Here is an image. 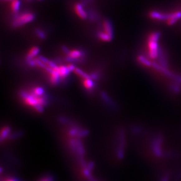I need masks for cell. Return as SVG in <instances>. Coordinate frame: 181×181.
<instances>
[{
    "label": "cell",
    "instance_id": "cell-5",
    "mask_svg": "<svg viewBox=\"0 0 181 181\" xmlns=\"http://www.w3.org/2000/svg\"><path fill=\"white\" fill-rule=\"evenodd\" d=\"M103 32L107 34L113 36V28L111 22L108 20H104L103 22Z\"/></svg>",
    "mask_w": 181,
    "mask_h": 181
},
{
    "label": "cell",
    "instance_id": "cell-11",
    "mask_svg": "<svg viewBox=\"0 0 181 181\" xmlns=\"http://www.w3.org/2000/svg\"><path fill=\"white\" fill-rule=\"evenodd\" d=\"M33 92L35 95L40 96L44 94V89L41 88H36L33 89Z\"/></svg>",
    "mask_w": 181,
    "mask_h": 181
},
{
    "label": "cell",
    "instance_id": "cell-8",
    "mask_svg": "<svg viewBox=\"0 0 181 181\" xmlns=\"http://www.w3.org/2000/svg\"><path fill=\"white\" fill-rule=\"evenodd\" d=\"M98 36L99 39L104 42H110L113 39L112 36L108 35L106 33L104 32L103 31L98 32Z\"/></svg>",
    "mask_w": 181,
    "mask_h": 181
},
{
    "label": "cell",
    "instance_id": "cell-14",
    "mask_svg": "<svg viewBox=\"0 0 181 181\" xmlns=\"http://www.w3.org/2000/svg\"><path fill=\"white\" fill-rule=\"evenodd\" d=\"M49 181L48 179H42V181Z\"/></svg>",
    "mask_w": 181,
    "mask_h": 181
},
{
    "label": "cell",
    "instance_id": "cell-17",
    "mask_svg": "<svg viewBox=\"0 0 181 181\" xmlns=\"http://www.w3.org/2000/svg\"><path fill=\"white\" fill-rule=\"evenodd\" d=\"M38 1H40V0H38Z\"/></svg>",
    "mask_w": 181,
    "mask_h": 181
},
{
    "label": "cell",
    "instance_id": "cell-12",
    "mask_svg": "<svg viewBox=\"0 0 181 181\" xmlns=\"http://www.w3.org/2000/svg\"><path fill=\"white\" fill-rule=\"evenodd\" d=\"M36 35H38V36L40 39H45V34L42 31L37 30L36 31Z\"/></svg>",
    "mask_w": 181,
    "mask_h": 181
},
{
    "label": "cell",
    "instance_id": "cell-9",
    "mask_svg": "<svg viewBox=\"0 0 181 181\" xmlns=\"http://www.w3.org/2000/svg\"><path fill=\"white\" fill-rule=\"evenodd\" d=\"M83 86L84 88L88 90H90L93 88L94 86V83L93 81L91 80L90 78H88L83 79Z\"/></svg>",
    "mask_w": 181,
    "mask_h": 181
},
{
    "label": "cell",
    "instance_id": "cell-1",
    "mask_svg": "<svg viewBox=\"0 0 181 181\" xmlns=\"http://www.w3.org/2000/svg\"><path fill=\"white\" fill-rule=\"evenodd\" d=\"M34 18L35 15L31 12L23 13L17 17L13 22V25L15 27L21 26L32 22Z\"/></svg>",
    "mask_w": 181,
    "mask_h": 181
},
{
    "label": "cell",
    "instance_id": "cell-3",
    "mask_svg": "<svg viewBox=\"0 0 181 181\" xmlns=\"http://www.w3.org/2000/svg\"><path fill=\"white\" fill-rule=\"evenodd\" d=\"M54 69L59 75L60 78L64 79L70 73L68 69L67 68L66 66L61 65V66H57L56 65L54 68Z\"/></svg>",
    "mask_w": 181,
    "mask_h": 181
},
{
    "label": "cell",
    "instance_id": "cell-16",
    "mask_svg": "<svg viewBox=\"0 0 181 181\" xmlns=\"http://www.w3.org/2000/svg\"><path fill=\"white\" fill-rule=\"evenodd\" d=\"M4 1H12V0H4Z\"/></svg>",
    "mask_w": 181,
    "mask_h": 181
},
{
    "label": "cell",
    "instance_id": "cell-2",
    "mask_svg": "<svg viewBox=\"0 0 181 181\" xmlns=\"http://www.w3.org/2000/svg\"><path fill=\"white\" fill-rule=\"evenodd\" d=\"M74 10L76 13V14L78 15L79 18L82 20H85L87 18V13L85 11V10L83 9V6L82 4L78 3L76 4L74 7Z\"/></svg>",
    "mask_w": 181,
    "mask_h": 181
},
{
    "label": "cell",
    "instance_id": "cell-4",
    "mask_svg": "<svg viewBox=\"0 0 181 181\" xmlns=\"http://www.w3.org/2000/svg\"><path fill=\"white\" fill-rule=\"evenodd\" d=\"M83 55L82 52L78 49H72L68 52V58L70 60L78 59Z\"/></svg>",
    "mask_w": 181,
    "mask_h": 181
},
{
    "label": "cell",
    "instance_id": "cell-15",
    "mask_svg": "<svg viewBox=\"0 0 181 181\" xmlns=\"http://www.w3.org/2000/svg\"><path fill=\"white\" fill-rule=\"evenodd\" d=\"M15 181V180H13V179H7V181Z\"/></svg>",
    "mask_w": 181,
    "mask_h": 181
},
{
    "label": "cell",
    "instance_id": "cell-7",
    "mask_svg": "<svg viewBox=\"0 0 181 181\" xmlns=\"http://www.w3.org/2000/svg\"><path fill=\"white\" fill-rule=\"evenodd\" d=\"M20 2L19 0H12L11 1V10L13 12H17L20 10Z\"/></svg>",
    "mask_w": 181,
    "mask_h": 181
},
{
    "label": "cell",
    "instance_id": "cell-10",
    "mask_svg": "<svg viewBox=\"0 0 181 181\" xmlns=\"http://www.w3.org/2000/svg\"><path fill=\"white\" fill-rule=\"evenodd\" d=\"M74 72L75 73V74H76L77 75H78L79 77H80V78H82L85 79L90 78V76H88V74L84 73L83 70H82L80 69L76 68L74 69Z\"/></svg>",
    "mask_w": 181,
    "mask_h": 181
},
{
    "label": "cell",
    "instance_id": "cell-6",
    "mask_svg": "<svg viewBox=\"0 0 181 181\" xmlns=\"http://www.w3.org/2000/svg\"><path fill=\"white\" fill-rule=\"evenodd\" d=\"M39 53V49L37 46H33L29 50L26 54V59L27 60H31L34 59L36 56H37Z\"/></svg>",
    "mask_w": 181,
    "mask_h": 181
},
{
    "label": "cell",
    "instance_id": "cell-13",
    "mask_svg": "<svg viewBox=\"0 0 181 181\" xmlns=\"http://www.w3.org/2000/svg\"><path fill=\"white\" fill-rule=\"evenodd\" d=\"M67 68L69 70V71L70 72H74V69L76 68L75 66H74V64H69L67 66Z\"/></svg>",
    "mask_w": 181,
    "mask_h": 181
}]
</instances>
